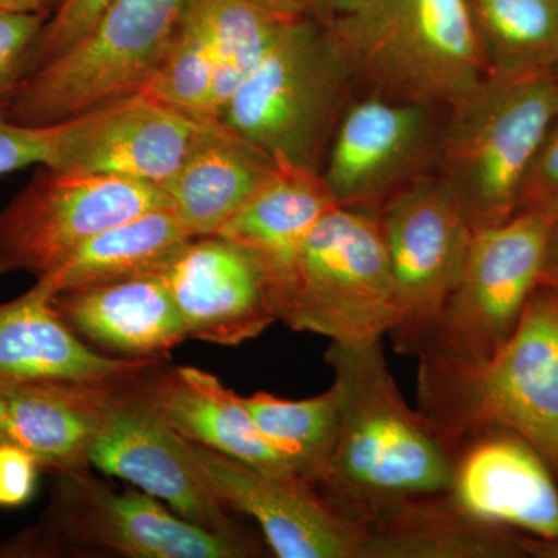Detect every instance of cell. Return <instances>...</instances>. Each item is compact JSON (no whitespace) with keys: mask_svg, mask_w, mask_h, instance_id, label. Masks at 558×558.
Here are the masks:
<instances>
[{"mask_svg":"<svg viewBox=\"0 0 558 558\" xmlns=\"http://www.w3.org/2000/svg\"><path fill=\"white\" fill-rule=\"evenodd\" d=\"M60 126H24L0 110V175L28 167L50 168L57 154Z\"/></svg>","mask_w":558,"mask_h":558,"instance_id":"obj_32","label":"cell"},{"mask_svg":"<svg viewBox=\"0 0 558 558\" xmlns=\"http://www.w3.org/2000/svg\"><path fill=\"white\" fill-rule=\"evenodd\" d=\"M486 75L554 72L558 0H468Z\"/></svg>","mask_w":558,"mask_h":558,"instance_id":"obj_27","label":"cell"},{"mask_svg":"<svg viewBox=\"0 0 558 558\" xmlns=\"http://www.w3.org/2000/svg\"><path fill=\"white\" fill-rule=\"evenodd\" d=\"M362 527L360 558L527 557L523 534L473 519L447 492L402 502Z\"/></svg>","mask_w":558,"mask_h":558,"instance_id":"obj_23","label":"cell"},{"mask_svg":"<svg viewBox=\"0 0 558 558\" xmlns=\"http://www.w3.org/2000/svg\"><path fill=\"white\" fill-rule=\"evenodd\" d=\"M553 223L519 211L475 231L457 288L417 357L459 365L490 359L512 336L542 282Z\"/></svg>","mask_w":558,"mask_h":558,"instance_id":"obj_9","label":"cell"},{"mask_svg":"<svg viewBox=\"0 0 558 558\" xmlns=\"http://www.w3.org/2000/svg\"><path fill=\"white\" fill-rule=\"evenodd\" d=\"M326 31L368 94L447 110L486 76L468 0H352Z\"/></svg>","mask_w":558,"mask_h":558,"instance_id":"obj_3","label":"cell"},{"mask_svg":"<svg viewBox=\"0 0 558 558\" xmlns=\"http://www.w3.org/2000/svg\"><path fill=\"white\" fill-rule=\"evenodd\" d=\"M62 550L132 558H247L263 549L256 539L196 526L145 492L119 494L84 469L58 475L39 524L0 545V557H49Z\"/></svg>","mask_w":558,"mask_h":558,"instance_id":"obj_8","label":"cell"},{"mask_svg":"<svg viewBox=\"0 0 558 558\" xmlns=\"http://www.w3.org/2000/svg\"><path fill=\"white\" fill-rule=\"evenodd\" d=\"M527 557L534 558H558V538L539 539L523 535L521 538Z\"/></svg>","mask_w":558,"mask_h":558,"instance_id":"obj_37","label":"cell"},{"mask_svg":"<svg viewBox=\"0 0 558 558\" xmlns=\"http://www.w3.org/2000/svg\"><path fill=\"white\" fill-rule=\"evenodd\" d=\"M186 0H110L75 46L28 73L0 102L7 119L51 126L143 90L170 49Z\"/></svg>","mask_w":558,"mask_h":558,"instance_id":"obj_7","label":"cell"},{"mask_svg":"<svg viewBox=\"0 0 558 558\" xmlns=\"http://www.w3.org/2000/svg\"><path fill=\"white\" fill-rule=\"evenodd\" d=\"M351 2L352 0H326V3H328L329 17L332 16L333 13H339V11L347 9Z\"/></svg>","mask_w":558,"mask_h":558,"instance_id":"obj_40","label":"cell"},{"mask_svg":"<svg viewBox=\"0 0 558 558\" xmlns=\"http://www.w3.org/2000/svg\"><path fill=\"white\" fill-rule=\"evenodd\" d=\"M135 387L182 438L264 472L296 476L288 459L260 435L244 399L207 371L157 362L140 374Z\"/></svg>","mask_w":558,"mask_h":558,"instance_id":"obj_19","label":"cell"},{"mask_svg":"<svg viewBox=\"0 0 558 558\" xmlns=\"http://www.w3.org/2000/svg\"><path fill=\"white\" fill-rule=\"evenodd\" d=\"M379 220L398 307L388 337L399 354L417 357L457 288L475 231L438 172L389 197Z\"/></svg>","mask_w":558,"mask_h":558,"instance_id":"obj_10","label":"cell"},{"mask_svg":"<svg viewBox=\"0 0 558 558\" xmlns=\"http://www.w3.org/2000/svg\"><path fill=\"white\" fill-rule=\"evenodd\" d=\"M109 3L110 0H62L40 32L33 51L32 72L83 39Z\"/></svg>","mask_w":558,"mask_h":558,"instance_id":"obj_31","label":"cell"},{"mask_svg":"<svg viewBox=\"0 0 558 558\" xmlns=\"http://www.w3.org/2000/svg\"><path fill=\"white\" fill-rule=\"evenodd\" d=\"M447 497L473 519L527 537L558 538V481L531 446L505 429L462 439Z\"/></svg>","mask_w":558,"mask_h":558,"instance_id":"obj_16","label":"cell"},{"mask_svg":"<svg viewBox=\"0 0 558 558\" xmlns=\"http://www.w3.org/2000/svg\"><path fill=\"white\" fill-rule=\"evenodd\" d=\"M336 205L322 175L278 167L215 236L240 245L253 256L270 293L307 234Z\"/></svg>","mask_w":558,"mask_h":558,"instance_id":"obj_24","label":"cell"},{"mask_svg":"<svg viewBox=\"0 0 558 558\" xmlns=\"http://www.w3.org/2000/svg\"><path fill=\"white\" fill-rule=\"evenodd\" d=\"M179 447L194 476L226 508L259 524L275 556L360 558L363 527L339 515L307 481L264 472L182 436Z\"/></svg>","mask_w":558,"mask_h":558,"instance_id":"obj_14","label":"cell"},{"mask_svg":"<svg viewBox=\"0 0 558 558\" xmlns=\"http://www.w3.org/2000/svg\"><path fill=\"white\" fill-rule=\"evenodd\" d=\"M40 168L0 208V277H47L102 231L168 207L153 183Z\"/></svg>","mask_w":558,"mask_h":558,"instance_id":"obj_11","label":"cell"},{"mask_svg":"<svg viewBox=\"0 0 558 558\" xmlns=\"http://www.w3.org/2000/svg\"><path fill=\"white\" fill-rule=\"evenodd\" d=\"M278 322L359 347L384 340L398 317L379 211L330 208L270 288Z\"/></svg>","mask_w":558,"mask_h":558,"instance_id":"obj_5","label":"cell"},{"mask_svg":"<svg viewBox=\"0 0 558 558\" xmlns=\"http://www.w3.org/2000/svg\"><path fill=\"white\" fill-rule=\"evenodd\" d=\"M554 73H556V76H557V80H558V64H557L556 70H554Z\"/></svg>","mask_w":558,"mask_h":558,"instance_id":"obj_41","label":"cell"},{"mask_svg":"<svg viewBox=\"0 0 558 558\" xmlns=\"http://www.w3.org/2000/svg\"><path fill=\"white\" fill-rule=\"evenodd\" d=\"M215 87L216 58L211 40L196 14L185 5L170 49L140 92L191 116L218 119Z\"/></svg>","mask_w":558,"mask_h":558,"instance_id":"obj_29","label":"cell"},{"mask_svg":"<svg viewBox=\"0 0 558 558\" xmlns=\"http://www.w3.org/2000/svg\"><path fill=\"white\" fill-rule=\"evenodd\" d=\"M119 384L38 381L0 388L9 411V442L58 475L89 468L92 446Z\"/></svg>","mask_w":558,"mask_h":558,"instance_id":"obj_22","label":"cell"},{"mask_svg":"<svg viewBox=\"0 0 558 558\" xmlns=\"http://www.w3.org/2000/svg\"><path fill=\"white\" fill-rule=\"evenodd\" d=\"M352 84L326 24L304 14L231 95L219 120L278 167L319 174Z\"/></svg>","mask_w":558,"mask_h":558,"instance_id":"obj_6","label":"cell"},{"mask_svg":"<svg viewBox=\"0 0 558 558\" xmlns=\"http://www.w3.org/2000/svg\"><path fill=\"white\" fill-rule=\"evenodd\" d=\"M244 399L260 435L282 454L301 480L317 487L336 449L340 427V395L330 385L303 400L256 392Z\"/></svg>","mask_w":558,"mask_h":558,"instance_id":"obj_28","label":"cell"},{"mask_svg":"<svg viewBox=\"0 0 558 558\" xmlns=\"http://www.w3.org/2000/svg\"><path fill=\"white\" fill-rule=\"evenodd\" d=\"M49 17L0 10V102L32 72L33 51Z\"/></svg>","mask_w":558,"mask_h":558,"instance_id":"obj_30","label":"cell"},{"mask_svg":"<svg viewBox=\"0 0 558 558\" xmlns=\"http://www.w3.org/2000/svg\"><path fill=\"white\" fill-rule=\"evenodd\" d=\"M440 108L368 94L347 105L323 161L326 189L340 207L379 211L438 165Z\"/></svg>","mask_w":558,"mask_h":558,"instance_id":"obj_12","label":"cell"},{"mask_svg":"<svg viewBox=\"0 0 558 558\" xmlns=\"http://www.w3.org/2000/svg\"><path fill=\"white\" fill-rule=\"evenodd\" d=\"M340 395L336 449L315 490L343 517L365 526L411 499L446 494L451 454L388 368L384 340L330 343L325 355Z\"/></svg>","mask_w":558,"mask_h":558,"instance_id":"obj_1","label":"cell"},{"mask_svg":"<svg viewBox=\"0 0 558 558\" xmlns=\"http://www.w3.org/2000/svg\"><path fill=\"white\" fill-rule=\"evenodd\" d=\"M417 360L416 410L449 453L469 436L505 429L558 481V290L539 282L512 336L484 362Z\"/></svg>","mask_w":558,"mask_h":558,"instance_id":"obj_2","label":"cell"},{"mask_svg":"<svg viewBox=\"0 0 558 558\" xmlns=\"http://www.w3.org/2000/svg\"><path fill=\"white\" fill-rule=\"evenodd\" d=\"M542 282L558 290V219L550 226Z\"/></svg>","mask_w":558,"mask_h":558,"instance_id":"obj_36","label":"cell"},{"mask_svg":"<svg viewBox=\"0 0 558 558\" xmlns=\"http://www.w3.org/2000/svg\"><path fill=\"white\" fill-rule=\"evenodd\" d=\"M9 440V411H7V399L0 389V442Z\"/></svg>","mask_w":558,"mask_h":558,"instance_id":"obj_39","label":"cell"},{"mask_svg":"<svg viewBox=\"0 0 558 558\" xmlns=\"http://www.w3.org/2000/svg\"><path fill=\"white\" fill-rule=\"evenodd\" d=\"M216 121L135 92L58 123L50 170L113 175L159 186L179 170Z\"/></svg>","mask_w":558,"mask_h":558,"instance_id":"obj_13","label":"cell"},{"mask_svg":"<svg viewBox=\"0 0 558 558\" xmlns=\"http://www.w3.org/2000/svg\"><path fill=\"white\" fill-rule=\"evenodd\" d=\"M51 306L84 343L110 357L163 360L189 339L161 274L58 293Z\"/></svg>","mask_w":558,"mask_h":558,"instance_id":"obj_20","label":"cell"},{"mask_svg":"<svg viewBox=\"0 0 558 558\" xmlns=\"http://www.w3.org/2000/svg\"><path fill=\"white\" fill-rule=\"evenodd\" d=\"M519 211L542 216L550 222L558 219V117L529 168Z\"/></svg>","mask_w":558,"mask_h":558,"instance_id":"obj_33","label":"cell"},{"mask_svg":"<svg viewBox=\"0 0 558 558\" xmlns=\"http://www.w3.org/2000/svg\"><path fill=\"white\" fill-rule=\"evenodd\" d=\"M51 299L36 282L17 299L0 303V388L38 381L119 384L160 362L101 354L62 322Z\"/></svg>","mask_w":558,"mask_h":558,"instance_id":"obj_18","label":"cell"},{"mask_svg":"<svg viewBox=\"0 0 558 558\" xmlns=\"http://www.w3.org/2000/svg\"><path fill=\"white\" fill-rule=\"evenodd\" d=\"M39 464L16 444L0 442V508L31 501L38 483Z\"/></svg>","mask_w":558,"mask_h":558,"instance_id":"obj_34","label":"cell"},{"mask_svg":"<svg viewBox=\"0 0 558 558\" xmlns=\"http://www.w3.org/2000/svg\"><path fill=\"white\" fill-rule=\"evenodd\" d=\"M161 277L189 339L238 347L278 322L258 263L223 238H194Z\"/></svg>","mask_w":558,"mask_h":558,"instance_id":"obj_17","label":"cell"},{"mask_svg":"<svg viewBox=\"0 0 558 558\" xmlns=\"http://www.w3.org/2000/svg\"><path fill=\"white\" fill-rule=\"evenodd\" d=\"M447 110L438 175L473 231L498 226L519 213L529 168L557 120L556 73L486 75Z\"/></svg>","mask_w":558,"mask_h":558,"instance_id":"obj_4","label":"cell"},{"mask_svg":"<svg viewBox=\"0 0 558 558\" xmlns=\"http://www.w3.org/2000/svg\"><path fill=\"white\" fill-rule=\"evenodd\" d=\"M138 376L113 388L92 446L90 465L168 502L172 512L196 526L226 537L255 539L191 472L180 453L178 433L140 396L135 387Z\"/></svg>","mask_w":558,"mask_h":558,"instance_id":"obj_15","label":"cell"},{"mask_svg":"<svg viewBox=\"0 0 558 558\" xmlns=\"http://www.w3.org/2000/svg\"><path fill=\"white\" fill-rule=\"evenodd\" d=\"M62 0H0V10L50 17Z\"/></svg>","mask_w":558,"mask_h":558,"instance_id":"obj_35","label":"cell"},{"mask_svg":"<svg viewBox=\"0 0 558 558\" xmlns=\"http://www.w3.org/2000/svg\"><path fill=\"white\" fill-rule=\"evenodd\" d=\"M277 170L269 156L218 120L159 189L194 238L215 236Z\"/></svg>","mask_w":558,"mask_h":558,"instance_id":"obj_21","label":"cell"},{"mask_svg":"<svg viewBox=\"0 0 558 558\" xmlns=\"http://www.w3.org/2000/svg\"><path fill=\"white\" fill-rule=\"evenodd\" d=\"M211 40L216 58V116L279 36L307 14L286 0H186Z\"/></svg>","mask_w":558,"mask_h":558,"instance_id":"obj_26","label":"cell"},{"mask_svg":"<svg viewBox=\"0 0 558 558\" xmlns=\"http://www.w3.org/2000/svg\"><path fill=\"white\" fill-rule=\"evenodd\" d=\"M193 234L170 208H157L102 231L38 281L50 296L159 275Z\"/></svg>","mask_w":558,"mask_h":558,"instance_id":"obj_25","label":"cell"},{"mask_svg":"<svg viewBox=\"0 0 558 558\" xmlns=\"http://www.w3.org/2000/svg\"><path fill=\"white\" fill-rule=\"evenodd\" d=\"M292 5L299 7L300 10L306 11L311 16L317 17L323 24L329 21V10L326 0H286Z\"/></svg>","mask_w":558,"mask_h":558,"instance_id":"obj_38","label":"cell"}]
</instances>
